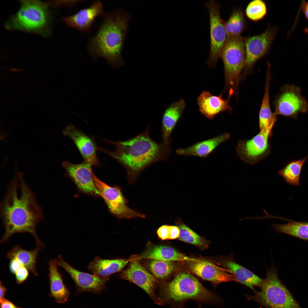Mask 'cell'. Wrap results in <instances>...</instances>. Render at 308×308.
<instances>
[{"mask_svg": "<svg viewBox=\"0 0 308 308\" xmlns=\"http://www.w3.org/2000/svg\"><path fill=\"white\" fill-rule=\"evenodd\" d=\"M17 167L14 178L0 203V215L5 230L0 243L7 242L15 234L29 233L34 237L37 246H44L36 232L37 226L44 219L42 208Z\"/></svg>", "mask_w": 308, "mask_h": 308, "instance_id": "cell-1", "label": "cell"}, {"mask_svg": "<svg viewBox=\"0 0 308 308\" xmlns=\"http://www.w3.org/2000/svg\"><path fill=\"white\" fill-rule=\"evenodd\" d=\"M151 126L150 123L144 132L125 141L115 142L106 140L115 146L114 151L99 147L97 149L119 163L129 176H136L151 164L166 161L171 153L170 145L158 143L150 137Z\"/></svg>", "mask_w": 308, "mask_h": 308, "instance_id": "cell-2", "label": "cell"}, {"mask_svg": "<svg viewBox=\"0 0 308 308\" xmlns=\"http://www.w3.org/2000/svg\"><path fill=\"white\" fill-rule=\"evenodd\" d=\"M129 14L123 10L108 14L96 34L89 39L87 48L94 59L102 58L118 68L123 61L121 51L126 33Z\"/></svg>", "mask_w": 308, "mask_h": 308, "instance_id": "cell-3", "label": "cell"}, {"mask_svg": "<svg viewBox=\"0 0 308 308\" xmlns=\"http://www.w3.org/2000/svg\"><path fill=\"white\" fill-rule=\"evenodd\" d=\"M162 293L165 299L181 306L187 301L193 300L199 303L217 304L221 299L212 291L205 288L190 273L181 272L164 285Z\"/></svg>", "mask_w": 308, "mask_h": 308, "instance_id": "cell-4", "label": "cell"}, {"mask_svg": "<svg viewBox=\"0 0 308 308\" xmlns=\"http://www.w3.org/2000/svg\"><path fill=\"white\" fill-rule=\"evenodd\" d=\"M49 16L46 5L38 1H21L17 13L6 23L9 30L35 32L43 35L48 33Z\"/></svg>", "mask_w": 308, "mask_h": 308, "instance_id": "cell-5", "label": "cell"}, {"mask_svg": "<svg viewBox=\"0 0 308 308\" xmlns=\"http://www.w3.org/2000/svg\"><path fill=\"white\" fill-rule=\"evenodd\" d=\"M260 291H254L249 299L266 308H301L279 279L273 267L268 269Z\"/></svg>", "mask_w": 308, "mask_h": 308, "instance_id": "cell-6", "label": "cell"}, {"mask_svg": "<svg viewBox=\"0 0 308 308\" xmlns=\"http://www.w3.org/2000/svg\"><path fill=\"white\" fill-rule=\"evenodd\" d=\"M220 57L223 62L226 88L233 92L239 84L245 66V41L240 36L227 38Z\"/></svg>", "mask_w": 308, "mask_h": 308, "instance_id": "cell-7", "label": "cell"}, {"mask_svg": "<svg viewBox=\"0 0 308 308\" xmlns=\"http://www.w3.org/2000/svg\"><path fill=\"white\" fill-rule=\"evenodd\" d=\"M274 125L260 130L259 133L250 139L238 142L236 152L242 161L249 164L254 165L269 154L270 148L269 139Z\"/></svg>", "mask_w": 308, "mask_h": 308, "instance_id": "cell-8", "label": "cell"}, {"mask_svg": "<svg viewBox=\"0 0 308 308\" xmlns=\"http://www.w3.org/2000/svg\"><path fill=\"white\" fill-rule=\"evenodd\" d=\"M209 15L210 47L207 62L210 67H214L220 57L222 48L227 39L224 23L220 16V5L213 0L205 3Z\"/></svg>", "mask_w": 308, "mask_h": 308, "instance_id": "cell-9", "label": "cell"}, {"mask_svg": "<svg viewBox=\"0 0 308 308\" xmlns=\"http://www.w3.org/2000/svg\"><path fill=\"white\" fill-rule=\"evenodd\" d=\"M94 181L108 208L112 214L120 218L130 219L144 218L143 214L128 207L120 189L116 187H112L101 181L94 173Z\"/></svg>", "mask_w": 308, "mask_h": 308, "instance_id": "cell-10", "label": "cell"}, {"mask_svg": "<svg viewBox=\"0 0 308 308\" xmlns=\"http://www.w3.org/2000/svg\"><path fill=\"white\" fill-rule=\"evenodd\" d=\"M275 113L294 118L300 113H306L308 110V104L301 94L299 87L293 85H286L282 88L281 92L277 98Z\"/></svg>", "mask_w": 308, "mask_h": 308, "instance_id": "cell-11", "label": "cell"}, {"mask_svg": "<svg viewBox=\"0 0 308 308\" xmlns=\"http://www.w3.org/2000/svg\"><path fill=\"white\" fill-rule=\"evenodd\" d=\"M56 261L57 265L64 269L74 280L77 294L86 292L100 294L106 288V285L109 279L79 271L65 262L61 255Z\"/></svg>", "mask_w": 308, "mask_h": 308, "instance_id": "cell-12", "label": "cell"}, {"mask_svg": "<svg viewBox=\"0 0 308 308\" xmlns=\"http://www.w3.org/2000/svg\"><path fill=\"white\" fill-rule=\"evenodd\" d=\"M61 165L66 175L73 181L80 191L94 196H100L94 181L92 165L84 161L74 164L68 160L63 161Z\"/></svg>", "mask_w": 308, "mask_h": 308, "instance_id": "cell-13", "label": "cell"}, {"mask_svg": "<svg viewBox=\"0 0 308 308\" xmlns=\"http://www.w3.org/2000/svg\"><path fill=\"white\" fill-rule=\"evenodd\" d=\"M276 29L269 28L260 35L248 38L245 41L246 68L251 67L267 52L274 38Z\"/></svg>", "mask_w": 308, "mask_h": 308, "instance_id": "cell-14", "label": "cell"}, {"mask_svg": "<svg viewBox=\"0 0 308 308\" xmlns=\"http://www.w3.org/2000/svg\"><path fill=\"white\" fill-rule=\"evenodd\" d=\"M120 277L135 284L143 290L155 302L160 303L155 293L156 281L155 277L143 267L137 259L131 261L128 267L121 273Z\"/></svg>", "mask_w": 308, "mask_h": 308, "instance_id": "cell-15", "label": "cell"}, {"mask_svg": "<svg viewBox=\"0 0 308 308\" xmlns=\"http://www.w3.org/2000/svg\"><path fill=\"white\" fill-rule=\"evenodd\" d=\"M188 269L194 275L210 282L214 287L222 282L235 281L233 276L222 269L205 260L185 262Z\"/></svg>", "mask_w": 308, "mask_h": 308, "instance_id": "cell-16", "label": "cell"}, {"mask_svg": "<svg viewBox=\"0 0 308 308\" xmlns=\"http://www.w3.org/2000/svg\"><path fill=\"white\" fill-rule=\"evenodd\" d=\"M62 133L72 139L82 155L84 161L92 166L99 165L96 155L97 146L91 137L72 125L66 126L63 130Z\"/></svg>", "mask_w": 308, "mask_h": 308, "instance_id": "cell-17", "label": "cell"}, {"mask_svg": "<svg viewBox=\"0 0 308 308\" xmlns=\"http://www.w3.org/2000/svg\"><path fill=\"white\" fill-rule=\"evenodd\" d=\"M103 11L102 3L97 1L73 15L63 17V20L70 27L82 32H87L91 30L96 19L103 15Z\"/></svg>", "mask_w": 308, "mask_h": 308, "instance_id": "cell-18", "label": "cell"}, {"mask_svg": "<svg viewBox=\"0 0 308 308\" xmlns=\"http://www.w3.org/2000/svg\"><path fill=\"white\" fill-rule=\"evenodd\" d=\"M232 94L230 92L228 98L224 100L222 94L215 96L208 91H202L197 99L198 111L210 119H214L222 112L226 111L230 112L232 109L229 104V101Z\"/></svg>", "mask_w": 308, "mask_h": 308, "instance_id": "cell-19", "label": "cell"}, {"mask_svg": "<svg viewBox=\"0 0 308 308\" xmlns=\"http://www.w3.org/2000/svg\"><path fill=\"white\" fill-rule=\"evenodd\" d=\"M222 265L234 277L235 281L242 283L254 291V287H261L264 279L236 262L232 256L224 258Z\"/></svg>", "mask_w": 308, "mask_h": 308, "instance_id": "cell-20", "label": "cell"}, {"mask_svg": "<svg viewBox=\"0 0 308 308\" xmlns=\"http://www.w3.org/2000/svg\"><path fill=\"white\" fill-rule=\"evenodd\" d=\"M185 100L181 99L172 103L165 109L162 119L163 143L170 145L171 135L186 107Z\"/></svg>", "mask_w": 308, "mask_h": 308, "instance_id": "cell-21", "label": "cell"}, {"mask_svg": "<svg viewBox=\"0 0 308 308\" xmlns=\"http://www.w3.org/2000/svg\"><path fill=\"white\" fill-rule=\"evenodd\" d=\"M49 282V296L59 303H66L70 295V292L64 283L61 274L59 272L56 260L50 259L48 262Z\"/></svg>", "mask_w": 308, "mask_h": 308, "instance_id": "cell-22", "label": "cell"}, {"mask_svg": "<svg viewBox=\"0 0 308 308\" xmlns=\"http://www.w3.org/2000/svg\"><path fill=\"white\" fill-rule=\"evenodd\" d=\"M230 137L228 133L198 142L185 148H180L176 153L183 156H194L205 157L209 155L219 145Z\"/></svg>", "mask_w": 308, "mask_h": 308, "instance_id": "cell-23", "label": "cell"}, {"mask_svg": "<svg viewBox=\"0 0 308 308\" xmlns=\"http://www.w3.org/2000/svg\"><path fill=\"white\" fill-rule=\"evenodd\" d=\"M129 262L121 259H104L97 256L89 264L88 269L98 277L109 279L111 275L121 270Z\"/></svg>", "mask_w": 308, "mask_h": 308, "instance_id": "cell-24", "label": "cell"}, {"mask_svg": "<svg viewBox=\"0 0 308 308\" xmlns=\"http://www.w3.org/2000/svg\"><path fill=\"white\" fill-rule=\"evenodd\" d=\"M137 258L184 262L196 261L198 260L189 257L172 247L165 246L151 247Z\"/></svg>", "mask_w": 308, "mask_h": 308, "instance_id": "cell-25", "label": "cell"}, {"mask_svg": "<svg viewBox=\"0 0 308 308\" xmlns=\"http://www.w3.org/2000/svg\"><path fill=\"white\" fill-rule=\"evenodd\" d=\"M43 248L37 246L33 250H28L17 245L7 252L6 257L9 260L13 259L17 260L36 276L38 275L36 270L38 255L40 250Z\"/></svg>", "mask_w": 308, "mask_h": 308, "instance_id": "cell-26", "label": "cell"}, {"mask_svg": "<svg viewBox=\"0 0 308 308\" xmlns=\"http://www.w3.org/2000/svg\"><path fill=\"white\" fill-rule=\"evenodd\" d=\"M270 69L268 68L265 92L259 115V123L260 130L274 124L276 120L277 115L271 111L269 96V86L270 79Z\"/></svg>", "mask_w": 308, "mask_h": 308, "instance_id": "cell-27", "label": "cell"}, {"mask_svg": "<svg viewBox=\"0 0 308 308\" xmlns=\"http://www.w3.org/2000/svg\"><path fill=\"white\" fill-rule=\"evenodd\" d=\"M308 158V156L302 159L290 162L278 171V174L288 184L295 186L299 185L301 169Z\"/></svg>", "mask_w": 308, "mask_h": 308, "instance_id": "cell-28", "label": "cell"}, {"mask_svg": "<svg viewBox=\"0 0 308 308\" xmlns=\"http://www.w3.org/2000/svg\"><path fill=\"white\" fill-rule=\"evenodd\" d=\"M276 231L308 240V223L291 221L284 224H273Z\"/></svg>", "mask_w": 308, "mask_h": 308, "instance_id": "cell-29", "label": "cell"}, {"mask_svg": "<svg viewBox=\"0 0 308 308\" xmlns=\"http://www.w3.org/2000/svg\"><path fill=\"white\" fill-rule=\"evenodd\" d=\"M245 25L242 12L239 9L234 10L227 20L224 23L227 38L240 36L244 29Z\"/></svg>", "mask_w": 308, "mask_h": 308, "instance_id": "cell-30", "label": "cell"}, {"mask_svg": "<svg viewBox=\"0 0 308 308\" xmlns=\"http://www.w3.org/2000/svg\"><path fill=\"white\" fill-rule=\"evenodd\" d=\"M147 264L148 268L153 275L158 279L165 278L176 269V265L173 262L151 260Z\"/></svg>", "mask_w": 308, "mask_h": 308, "instance_id": "cell-31", "label": "cell"}, {"mask_svg": "<svg viewBox=\"0 0 308 308\" xmlns=\"http://www.w3.org/2000/svg\"><path fill=\"white\" fill-rule=\"evenodd\" d=\"M178 226L180 230V234L178 238L179 240L193 244L202 250L208 248L209 243L207 241L185 225L180 223Z\"/></svg>", "mask_w": 308, "mask_h": 308, "instance_id": "cell-32", "label": "cell"}, {"mask_svg": "<svg viewBox=\"0 0 308 308\" xmlns=\"http://www.w3.org/2000/svg\"><path fill=\"white\" fill-rule=\"evenodd\" d=\"M267 12L266 6L264 1L261 0H254L249 3L245 12L249 19L256 21L263 18Z\"/></svg>", "mask_w": 308, "mask_h": 308, "instance_id": "cell-33", "label": "cell"}, {"mask_svg": "<svg viewBox=\"0 0 308 308\" xmlns=\"http://www.w3.org/2000/svg\"><path fill=\"white\" fill-rule=\"evenodd\" d=\"M29 271L24 266L21 267L17 270L14 275L15 281L17 284H21L27 280L29 275Z\"/></svg>", "mask_w": 308, "mask_h": 308, "instance_id": "cell-34", "label": "cell"}, {"mask_svg": "<svg viewBox=\"0 0 308 308\" xmlns=\"http://www.w3.org/2000/svg\"><path fill=\"white\" fill-rule=\"evenodd\" d=\"M159 238L163 240L169 239L170 235L169 226L164 225L159 228L157 231Z\"/></svg>", "mask_w": 308, "mask_h": 308, "instance_id": "cell-35", "label": "cell"}, {"mask_svg": "<svg viewBox=\"0 0 308 308\" xmlns=\"http://www.w3.org/2000/svg\"><path fill=\"white\" fill-rule=\"evenodd\" d=\"M9 264V270L11 273L15 274L16 272L23 266L18 260L13 259L10 260Z\"/></svg>", "mask_w": 308, "mask_h": 308, "instance_id": "cell-36", "label": "cell"}, {"mask_svg": "<svg viewBox=\"0 0 308 308\" xmlns=\"http://www.w3.org/2000/svg\"><path fill=\"white\" fill-rule=\"evenodd\" d=\"M170 235L169 240H173L179 238L180 230L178 226H169Z\"/></svg>", "mask_w": 308, "mask_h": 308, "instance_id": "cell-37", "label": "cell"}, {"mask_svg": "<svg viewBox=\"0 0 308 308\" xmlns=\"http://www.w3.org/2000/svg\"><path fill=\"white\" fill-rule=\"evenodd\" d=\"M0 308H22L16 305L9 300L5 298L0 301Z\"/></svg>", "mask_w": 308, "mask_h": 308, "instance_id": "cell-38", "label": "cell"}, {"mask_svg": "<svg viewBox=\"0 0 308 308\" xmlns=\"http://www.w3.org/2000/svg\"><path fill=\"white\" fill-rule=\"evenodd\" d=\"M79 0H68L58 1L55 2L56 5L57 6H65L73 7L80 2Z\"/></svg>", "mask_w": 308, "mask_h": 308, "instance_id": "cell-39", "label": "cell"}, {"mask_svg": "<svg viewBox=\"0 0 308 308\" xmlns=\"http://www.w3.org/2000/svg\"><path fill=\"white\" fill-rule=\"evenodd\" d=\"M7 289L3 284L1 281L0 283V301L5 298V297Z\"/></svg>", "mask_w": 308, "mask_h": 308, "instance_id": "cell-40", "label": "cell"}, {"mask_svg": "<svg viewBox=\"0 0 308 308\" xmlns=\"http://www.w3.org/2000/svg\"><path fill=\"white\" fill-rule=\"evenodd\" d=\"M302 9L305 17L308 19V1L303 3Z\"/></svg>", "mask_w": 308, "mask_h": 308, "instance_id": "cell-41", "label": "cell"}, {"mask_svg": "<svg viewBox=\"0 0 308 308\" xmlns=\"http://www.w3.org/2000/svg\"><path fill=\"white\" fill-rule=\"evenodd\" d=\"M305 32L306 33H308V28H307L305 30Z\"/></svg>", "mask_w": 308, "mask_h": 308, "instance_id": "cell-42", "label": "cell"}, {"mask_svg": "<svg viewBox=\"0 0 308 308\" xmlns=\"http://www.w3.org/2000/svg\"><path fill=\"white\" fill-rule=\"evenodd\" d=\"M183 306H181V307H180V308H183Z\"/></svg>", "mask_w": 308, "mask_h": 308, "instance_id": "cell-43", "label": "cell"}, {"mask_svg": "<svg viewBox=\"0 0 308 308\" xmlns=\"http://www.w3.org/2000/svg\"><path fill=\"white\" fill-rule=\"evenodd\" d=\"M200 308V306H199V308Z\"/></svg>", "mask_w": 308, "mask_h": 308, "instance_id": "cell-44", "label": "cell"}]
</instances>
